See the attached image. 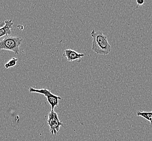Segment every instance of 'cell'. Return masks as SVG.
I'll use <instances>...</instances> for the list:
<instances>
[{
	"label": "cell",
	"instance_id": "cell-4",
	"mask_svg": "<svg viewBox=\"0 0 152 141\" xmlns=\"http://www.w3.org/2000/svg\"><path fill=\"white\" fill-rule=\"evenodd\" d=\"M47 123L49 126L52 135H56L59 131L60 127L64 126L62 122L59 120L58 114L54 111L51 110L49 113Z\"/></svg>",
	"mask_w": 152,
	"mask_h": 141
},
{
	"label": "cell",
	"instance_id": "cell-6",
	"mask_svg": "<svg viewBox=\"0 0 152 141\" xmlns=\"http://www.w3.org/2000/svg\"><path fill=\"white\" fill-rule=\"evenodd\" d=\"M5 22V25L0 28V38L4 36L10 35L12 33L11 29L12 28L14 23L12 20H6Z\"/></svg>",
	"mask_w": 152,
	"mask_h": 141
},
{
	"label": "cell",
	"instance_id": "cell-5",
	"mask_svg": "<svg viewBox=\"0 0 152 141\" xmlns=\"http://www.w3.org/2000/svg\"><path fill=\"white\" fill-rule=\"evenodd\" d=\"M85 55L82 53H79L76 51L71 49H66L63 54V57L67 59L68 62H72L78 60L79 62L81 61V58Z\"/></svg>",
	"mask_w": 152,
	"mask_h": 141
},
{
	"label": "cell",
	"instance_id": "cell-2",
	"mask_svg": "<svg viewBox=\"0 0 152 141\" xmlns=\"http://www.w3.org/2000/svg\"><path fill=\"white\" fill-rule=\"evenodd\" d=\"M22 41L23 39L21 37L8 36L0 41V49L10 51L18 54Z\"/></svg>",
	"mask_w": 152,
	"mask_h": 141
},
{
	"label": "cell",
	"instance_id": "cell-1",
	"mask_svg": "<svg viewBox=\"0 0 152 141\" xmlns=\"http://www.w3.org/2000/svg\"><path fill=\"white\" fill-rule=\"evenodd\" d=\"M91 37H93L91 49L98 54L106 55L111 52L112 48L107 37L102 32H96L95 30L91 31Z\"/></svg>",
	"mask_w": 152,
	"mask_h": 141
},
{
	"label": "cell",
	"instance_id": "cell-10",
	"mask_svg": "<svg viewBox=\"0 0 152 141\" xmlns=\"http://www.w3.org/2000/svg\"><path fill=\"white\" fill-rule=\"evenodd\" d=\"M5 25V22H0V28Z\"/></svg>",
	"mask_w": 152,
	"mask_h": 141
},
{
	"label": "cell",
	"instance_id": "cell-9",
	"mask_svg": "<svg viewBox=\"0 0 152 141\" xmlns=\"http://www.w3.org/2000/svg\"><path fill=\"white\" fill-rule=\"evenodd\" d=\"M137 3V6L134 9V10H135V9H137L139 7L143 5V4L145 2V0H137L136 1Z\"/></svg>",
	"mask_w": 152,
	"mask_h": 141
},
{
	"label": "cell",
	"instance_id": "cell-7",
	"mask_svg": "<svg viewBox=\"0 0 152 141\" xmlns=\"http://www.w3.org/2000/svg\"><path fill=\"white\" fill-rule=\"evenodd\" d=\"M137 116L142 117L143 118L148 120L151 126H152V111L151 112L145 111H137Z\"/></svg>",
	"mask_w": 152,
	"mask_h": 141
},
{
	"label": "cell",
	"instance_id": "cell-8",
	"mask_svg": "<svg viewBox=\"0 0 152 141\" xmlns=\"http://www.w3.org/2000/svg\"><path fill=\"white\" fill-rule=\"evenodd\" d=\"M18 61V59L15 58H13L11 60H10L9 62L6 63V64L4 65V67L7 69L9 68H12V67H14L15 66H16Z\"/></svg>",
	"mask_w": 152,
	"mask_h": 141
},
{
	"label": "cell",
	"instance_id": "cell-3",
	"mask_svg": "<svg viewBox=\"0 0 152 141\" xmlns=\"http://www.w3.org/2000/svg\"><path fill=\"white\" fill-rule=\"evenodd\" d=\"M29 91L31 93H37L45 95L47 98L49 104L51 106L52 111H54L55 107L58 105V101L61 99L60 97L53 94L50 91L47 89H35L31 87L29 89Z\"/></svg>",
	"mask_w": 152,
	"mask_h": 141
}]
</instances>
